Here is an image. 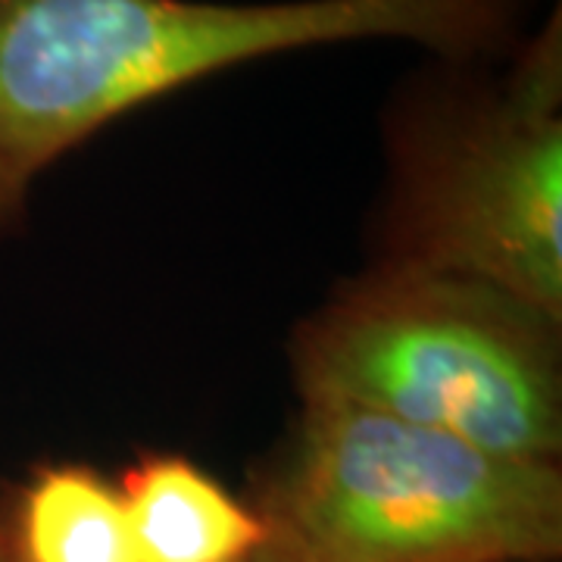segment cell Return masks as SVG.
Listing matches in <instances>:
<instances>
[{
	"instance_id": "obj_1",
	"label": "cell",
	"mask_w": 562,
	"mask_h": 562,
	"mask_svg": "<svg viewBox=\"0 0 562 562\" xmlns=\"http://www.w3.org/2000/svg\"><path fill=\"white\" fill-rule=\"evenodd\" d=\"M528 0H0V228L38 176L144 103L241 63L344 41H413L482 63Z\"/></svg>"
},
{
	"instance_id": "obj_2",
	"label": "cell",
	"mask_w": 562,
	"mask_h": 562,
	"mask_svg": "<svg viewBox=\"0 0 562 562\" xmlns=\"http://www.w3.org/2000/svg\"><path fill=\"white\" fill-rule=\"evenodd\" d=\"M387 135L379 262L482 281L562 322L560 10L501 79L441 60L397 98Z\"/></svg>"
},
{
	"instance_id": "obj_3",
	"label": "cell",
	"mask_w": 562,
	"mask_h": 562,
	"mask_svg": "<svg viewBox=\"0 0 562 562\" xmlns=\"http://www.w3.org/2000/svg\"><path fill=\"white\" fill-rule=\"evenodd\" d=\"M562 322L482 281L379 262L303 322V403L357 406L513 460L560 462Z\"/></svg>"
},
{
	"instance_id": "obj_4",
	"label": "cell",
	"mask_w": 562,
	"mask_h": 562,
	"mask_svg": "<svg viewBox=\"0 0 562 562\" xmlns=\"http://www.w3.org/2000/svg\"><path fill=\"white\" fill-rule=\"evenodd\" d=\"M260 516L316 562H557L560 462L357 406L303 403Z\"/></svg>"
},
{
	"instance_id": "obj_5",
	"label": "cell",
	"mask_w": 562,
	"mask_h": 562,
	"mask_svg": "<svg viewBox=\"0 0 562 562\" xmlns=\"http://www.w3.org/2000/svg\"><path fill=\"white\" fill-rule=\"evenodd\" d=\"M140 562H254L269 538L257 506L181 457H147L116 482Z\"/></svg>"
},
{
	"instance_id": "obj_6",
	"label": "cell",
	"mask_w": 562,
	"mask_h": 562,
	"mask_svg": "<svg viewBox=\"0 0 562 562\" xmlns=\"http://www.w3.org/2000/svg\"><path fill=\"white\" fill-rule=\"evenodd\" d=\"M10 562H140L116 482L88 465H44L7 509Z\"/></svg>"
},
{
	"instance_id": "obj_7",
	"label": "cell",
	"mask_w": 562,
	"mask_h": 562,
	"mask_svg": "<svg viewBox=\"0 0 562 562\" xmlns=\"http://www.w3.org/2000/svg\"><path fill=\"white\" fill-rule=\"evenodd\" d=\"M254 562H316V560H310V557H306L301 547L291 541L288 535H281L279 528H272V525H269V538H266V543H262V550L257 553V560Z\"/></svg>"
},
{
	"instance_id": "obj_8",
	"label": "cell",
	"mask_w": 562,
	"mask_h": 562,
	"mask_svg": "<svg viewBox=\"0 0 562 562\" xmlns=\"http://www.w3.org/2000/svg\"><path fill=\"white\" fill-rule=\"evenodd\" d=\"M7 509H10V497H0V562H10V538H7Z\"/></svg>"
}]
</instances>
